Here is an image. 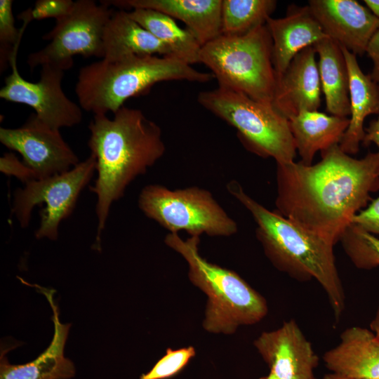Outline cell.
<instances>
[{"instance_id":"6da1fadb","label":"cell","mask_w":379,"mask_h":379,"mask_svg":"<svg viewBox=\"0 0 379 379\" xmlns=\"http://www.w3.org/2000/svg\"><path fill=\"white\" fill-rule=\"evenodd\" d=\"M321 154L309 166L277 164L275 211L334 246L379 190V151L358 159L336 145Z\"/></svg>"},{"instance_id":"7a4b0ae2","label":"cell","mask_w":379,"mask_h":379,"mask_svg":"<svg viewBox=\"0 0 379 379\" xmlns=\"http://www.w3.org/2000/svg\"><path fill=\"white\" fill-rule=\"evenodd\" d=\"M88 146L95 158L97 178L90 190L97 196L98 227L95 246L100 251L111 206L121 198L128 185L146 173L166 151L160 126L139 109L125 105L114 113L95 114L88 125Z\"/></svg>"},{"instance_id":"3957f363","label":"cell","mask_w":379,"mask_h":379,"mask_svg":"<svg viewBox=\"0 0 379 379\" xmlns=\"http://www.w3.org/2000/svg\"><path fill=\"white\" fill-rule=\"evenodd\" d=\"M227 190L251 214L256 237L272 265L301 281L315 279L326 293L335 321L345 306L344 288L335 264L333 245L301 228L251 197L236 180Z\"/></svg>"},{"instance_id":"277c9868","label":"cell","mask_w":379,"mask_h":379,"mask_svg":"<svg viewBox=\"0 0 379 379\" xmlns=\"http://www.w3.org/2000/svg\"><path fill=\"white\" fill-rule=\"evenodd\" d=\"M213 79L212 73L199 72L175 58L131 55L115 60L100 59L81 67L75 94L83 110L94 115L114 114L127 100L149 92L157 83H207Z\"/></svg>"},{"instance_id":"5b68a950","label":"cell","mask_w":379,"mask_h":379,"mask_svg":"<svg viewBox=\"0 0 379 379\" xmlns=\"http://www.w3.org/2000/svg\"><path fill=\"white\" fill-rule=\"evenodd\" d=\"M166 244L188 265L191 282L207 296L204 329L213 333L232 334L241 325L259 322L267 314L265 299L238 274L209 262L199 252V237L183 240L169 233Z\"/></svg>"},{"instance_id":"8992f818","label":"cell","mask_w":379,"mask_h":379,"mask_svg":"<svg viewBox=\"0 0 379 379\" xmlns=\"http://www.w3.org/2000/svg\"><path fill=\"white\" fill-rule=\"evenodd\" d=\"M199 62L211 70L218 87L272 104L277 79L266 25L244 34H220L201 46Z\"/></svg>"},{"instance_id":"52a82bcc","label":"cell","mask_w":379,"mask_h":379,"mask_svg":"<svg viewBox=\"0 0 379 379\" xmlns=\"http://www.w3.org/2000/svg\"><path fill=\"white\" fill-rule=\"evenodd\" d=\"M197 100L236 128L248 150L264 158L272 157L277 164L294 161L296 148L289 121L272 103L221 87L199 92Z\"/></svg>"},{"instance_id":"ba28073f","label":"cell","mask_w":379,"mask_h":379,"mask_svg":"<svg viewBox=\"0 0 379 379\" xmlns=\"http://www.w3.org/2000/svg\"><path fill=\"white\" fill-rule=\"evenodd\" d=\"M138 207L170 233L185 231L190 237H230L237 233V222L207 190L196 186L170 190L163 185L145 186L138 197Z\"/></svg>"},{"instance_id":"9c48e42d","label":"cell","mask_w":379,"mask_h":379,"mask_svg":"<svg viewBox=\"0 0 379 379\" xmlns=\"http://www.w3.org/2000/svg\"><path fill=\"white\" fill-rule=\"evenodd\" d=\"M114 11L103 0L74 1L68 14L42 36L50 42L30 53L27 65L32 69L49 65L65 72L73 66L75 55L102 59L103 31Z\"/></svg>"},{"instance_id":"30bf717a","label":"cell","mask_w":379,"mask_h":379,"mask_svg":"<svg viewBox=\"0 0 379 379\" xmlns=\"http://www.w3.org/2000/svg\"><path fill=\"white\" fill-rule=\"evenodd\" d=\"M95 158L91 154L67 172L30 181L23 188L16 190L12 213L21 227L28 226L34 207L44 204L35 237L56 240L60 222L72 213L81 192L95 171Z\"/></svg>"},{"instance_id":"8fae6325","label":"cell","mask_w":379,"mask_h":379,"mask_svg":"<svg viewBox=\"0 0 379 379\" xmlns=\"http://www.w3.org/2000/svg\"><path fill=\"white\" fill-rule=\"evenodd\" d=\"M17 54L18 51L10 60L11 72L5 78L0 98L31 107L37 117L53 129L60 130L80 124L83 119L82 108L70 100L62 88L65 72L44 65L41 66L39 81H27L18 69Z\"/></svg>"},{"instance_id":"7c38bea8","label":"cell","mask_w":379,"mask_h":379,"mask_svg":"<svg viewBox=\"0 0 379 379\" xmlns=\"http://www.w3.org/2000/svg\"><path fill=\"white\" fill-rule=\"evenodd\" d=\"M0 141L22 157V162L35 173L36 180L67 172L79 159L60 134L32 113L15 128H0Z\"/></svg>"},{"instance_id":"4fadbf2b","label":"cell","mask_w":379,"mask_h":379,"mask_svg":"<svg viewBox=\"0 0 379 379\" xmlns=\"http://www.w3.org/2000/svg\"><path fill=\"white\" fill-rule=\"evenodd\" d=\"M279 379H311L319 359L310 341L293 319L277 329L262 332L253 343Z\"/></svg>"},{"instance_id":"5bb4252c","label":"cell","mask_w":379,"mask_h":379,"mask_svg":"<svg viewBox=\"0 0 379 379\" xmlns=\"http://www.w3.org/2000/svg\"><path fill=\"white\" fill-rule=\"evenodd\" d=\"M308 6L326 34L356 55L366 53L379 18L354 0H310Z\"/></svg>"},{"instance_id":"9a60e30c","label":"cell","mask_w":379,"mask_h":379,"mask_svg":"<svg viewBox=\"0 0 379 379\" xmlns=\"http://www.w3.org/2000/svg\"><path fill=\"white\" fill-rule=\"evenodd\" d=\"M316 55L314 46L303 49L277 77L272 105L288 119L302 111H317L321 105Z\"/></svg>"},{"instance_id":"2e32d148","label":"cell","mask_w":379,"mask_h":379,"mask_svg":"<svg viewBox=\"0 0 379 379\" xmlns=\"http://www.w3.org/2000/svg\"><path fill=\"white\" fill-rule=\"evenodd\" d=\"M265 25L272 40V63L277 79L298 53L329 38L309 6H290L285 17H270Z\"/></svg>"},{"instance_id":"e0dca14e","label":"cell","mask_w":379,"mask_h":379,"mask_svg":"<svg viewBox=\"0 0 379 379\" xmlns=\"http://www.w3.org/2000/svg\"><path fill=\"white\" fill-rule=\"evenodd\" d=\"M46 297L53 312L54 335L49 346L34 360L25 364H11L1 352L0 379H69L76 370L71 360L65 357L64 349L69 324H62L59 310L53 300V290L35 286Z\"/></svg>"},{"instance_id":"ac0fdd59","label":"cell","mask_w":379,"mask_h":379,"mask_svg":"<svg viewBox=\"0 0 379 379\" xmlns=\"http://www.w3.org/2000/svg\"><path fill=\"white\" fill-rule=\"evenodd\" d=\"M126 10L144 8L166 14L183 22L201 46L221 34L222 0H104Z\"/></svg>"},{"instance_id":"d6986e66","label":"cell","mask_w":379,"mask_h":379,"mask_svg":"<svg viewBox=\"0 0 379 379\" xmlns=\"http://www.w3.org/2000/svg\"><path fill=\"white\" fill-rule=\"evenodd\" d=\"M322 359L331 373L354 379H379V340L371 329L346 328Z\"/></svg>"},{"instance_id":"ffe728a7","label":"cell","mask_w":379,"mask_h":379,"mask_svg":"<svg viewBox=\"0 0 379 379\" xmlns=\"http://www.w3.org/2000/svg\"><path fill=\"white\" fill-rule=\"evenodd\" d=\"M131 55L175 58L171 50L134 20L128 11L114 10L103 31L102 59L115 60Z\"/></svg>"},{"instance_id":"44dd1931","label":"cell","mask_w":379,"mask_h":379,"mask_svg":"<svg viewBox=\"0 0 379 379\" xmlns=\"http://www.w3.org/2000/svg\"><path fill=\"white\" fill-rule=\"evenodd\" d=\"M341 48L349 74L350 118L339 147L351 155L359 152L364 140L366 117L371 114H379V86L362 72L356 55L343 46Z\"/></svg>"},{"instance_id":"7402d4cb","label":"cell","mask_w":379,"mask_h":379,"mask_svg":"<svg viewBox=\"0 0 379 379\" xmlns=\"http://www.w3.org/2000/svg\"><path fill=\"white\" fill-rule=\"evenodd\" d=\"M296 151L304 165L312 164L316 153L339 145L350 118L317 111H302L288 119Z\"/></svg>"},{"instance_id":"603a6c76","label":"cell","mask_w":379,"mask_h":379,"mask_svg":"<svg viewBox=\"0 0 379 379\" xmlns=\"http://www.w3.org/2000/svg\"><path fill=\"white\" fill-rule=\"evenodd\" d=\"M319 55V72L326 110L331 115H350L349 74L341 46L327 38L314 46Z\"/></svg>"},{"instance_id":"cb8c5ba5","label":"cell","mask_w":379,"mask_h":379,"mask_svg":"<svg viewBox=\"0 0 379 379\" xmlns=\"http://www.w3.org/2000/svg\"><path fill=\"white\" fill-rule=\"evenodd\" d=\"M129 15L165 44L173 55L192 65L199 62L201 45L187 28L180 27L175 20L163 13L144 8L128 11Z\"/></svg>"},{"instance_id":"d4e9b609","label":"cell","mask_w":379,"mask_h":379,"mask_svg":"<svg viewBox=\"0 0 379 379\" xmlns=\"http://www.w3.org/2000/svg\"><path fill=\"white\" fill-rule=\"evenodd\" d=\"M276 6L274 0H222L221 34H244L265 25Z\"/></svg>"},{"instance_id":"484cf974","label":"cell","mask_w":379,"mask_h":379,"mask_svg":"<svg viewBox=\"0 0 379 379\" xmlns=\"http://www.w3.org/2000/svg\"><path fill=\"white\" fill-rule=\"evenodd\" d=\"M339 241L358 269L368 270L379 266V238L374 234L352 223Z\"/></svg>"},{"instance_id":"4316f807","label":"cell","mask_w":379,"mask_h":379,"mask_svg":"<svg viewBox=\"0 0 379 379\" xmlns=\"http://www.w3.org/2000/svg\"><path fill=\"white\" fill-rule=\"evenodd\" d=\"M31 8L25 11L18 15L24 24L20 29L15 25L13 13V1H0V71L4 72L10 64L13 54L18 51L21 38L25 29L32 20Z\"/></svg>"},{"instance_id":"83f0119b","label":"cell","mask_w":379,"mask_h":379,"mask_svg":"<svg viewBox=\"0 0 379 379\" xmlns=\"http://www.w3.org/2000/svg\"><path fill=\"white\" fill-rule=\"evenodd\" d=\"M195 349L192 347L178 350L167 349L166 352L146 373L142 374L140 379H168L179 373L195 356Z\"/></svg>"},{"instance_id":"f1b7e54d","label":"cell","mask_w":379,"mask_h":379,"mask_svg":"<svg viewBox=\"0 0 379 379\" xmlns=\"http://www.w3.org/2000/svg\"><path fill=\"white\" fill-rule=\"evenodd\" d=\"M73 4L72 0H38L30 10L32 20L48 18L59 20L68 14Z\"/></svg>"},{"instance_id":"f546056e","label":"cell","mask_w":379,"mask_h":379,"mask_svg":"<svg viewBox=\"0 0 379 379\" xmlns=\"http://www.w3.org/2000/svg\"><path fill=\"white\" fill-rule=\"evenodd\" d=\"M0 171L8 176H15L25 184L36 180L34 172L12 152L5 153L0 158Z\"/></svg>"},{"instance_id":"4dcf8cb0","label":"cell","mask_w":379,"mask_h":379,"mask_svg":"<svg viewBox=\"0 0 379 379\" xmlns=\"http://www.w3.org/2000/svg\"><path fill=\"white\" fill-rule=\"evenodd\" d=\"M352 223L371 234H379V197L354 215Z\"/></svg>"},{"instance_id":"1f68e13d","label":"cell","mask_w":379,"mask_h":379,"mask_svg":"<svg viewBox=\"0 0 379 379\" xmlns=\"http://www.w3.org/2000/svg\"><path fill=\"white\" fill-rule=\"evenodd\" d=\"M366 53L373 63V69L369 76L379 86V29L371 39Z\"/></svg>"},{"instance_id":"d6a6232c","label":"cell","mask_w":379,"mask_h":379,"mask_svg":"<svg viewBox=\"0 0 379 379\" xmlns=\"http://www.w3.org/2000/svg\"><path fill=\"white\" fill-rule=\"evenodd\" d=\"M365 135L362 141V145L368 146L374 143L379 151V114L377 119L372 120L368 126L364 128Z\"/></svg>"},{"instance_id":"836d02e7","label":"cell","mask_w":379,"mask_h":379,"mask_svg":"<svg viewBox=\"0 0 379 379\" xmlns=\"http://www.w3.org/2000/svg\"><path fill=\"white\" fill-rule=\"evenodd\" d=\"M368 9L377 18H379V0H364Z\"/></svg>"},{"instance_id":"e575fe53","label":"cell","mask_w":379,"mask_h":379,"mask_svg":"<svg viewBox=\"0 0 379 379\" xmlns=\"http://www.w3.org/2000/svg\"><path fill=\"white\" fill-rule=\"evenodd\" d=\"M370 329L373 332L379 340V306L375 312V317L370 324Z\"/></svg>"},{"instance_id":"d590c367","label":"cell","mask_w":379,"mask_h":379,"mask_svg":"<svg viewBox=\"0 0 379 379\" xmlns=\"http://www.w3.org/2000/svg\"><path fill=\"white\" fill-rule=\"evenodd\" d=\"M323 379H354V378L345 377V376L340 375L331 372L329 373L324 375Z\"/></svg>"},{"instance_id":"8d00e7d4","label":"cell","mask_w":379,"mask_h":379,"mask_svg":"<svg viewBox=\"0 0 379 379\" xmlns=\"http://www.w3.org/2000/svg\"><path fill=\"white\" fill-rule=\"evenodd\" d=\"M259 379H279V378H276L275 376H274L271 373H269L267 375L262 376V377L260 378Z\"/></svg>"},{"instance_id":"74e56055","label":"cell","mask_w":379,"mask_h":379,"mask_svg":"<svg viewBox=\"0 0 379 379\" xmlns=\"http://www.w3.org/2000/svg\"><path fill=\"white\" fill-rule=\"evenodd\" d=\"M311 379H317V378H315V376H314V377H313V378H311Z\"/></svg>"}]
</instances>
